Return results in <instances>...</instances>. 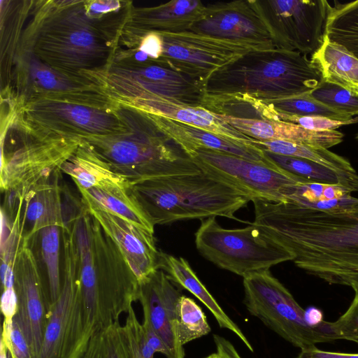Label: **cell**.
Returning a JSON list of instances; mask_svg holds the SVG:
<instances>
[{
  "mask_svg": "<svg viewBox=\"0 0 358 358\" xmlns=\"http://www.w3.org/2000/svg\"><path fill=\"white\" fill-rule=\"evenodd\" d=\"M254 224L294 256V264L331 285L358 291V198L320 210L254 199Z\"/></svg>",
  "mask_w": 358,
  "mask_h": 358,
  "instance_id": "1",
  "label": "cell"
},
{
  "mask_svg": "<svg viewBox=\"0 0 358 358\" xmlns=\"http://www.w3.org/2000/svg\"><path fill=\"white\" fill-rule=\"evenodd\" d=\"M120 38L87 13L85 1H34L19 51L31 52L65 76L87 80L84 73L110 65Z\"/></svg>",
  "mask_w": 358,
  "mask_h": 358,
  "instance_id": "2",
  "label": "cell"
},
{
  "mask_svg": "<svg viewBox=\"0 0 358 358\" xmlns=\"http://www.w3.org/2000/svg\"><path fill=\"white\" fill-rule=\"evenodd\" d=\"M85 206V205H84ZM80 295L93 336L119 322L138 301L139 281L121 251L85 206L71 228Z\"/></svg>",
  "mask_w": 358,
  "mask_h": 358,
  "instance_id": "3",
  "label": "cell"
},
{
  "mask_svg": "<svg viewBox=\"0 0 358 358\" xmlns=\"http://www.w3.org/2000/svg\"><path fill=\"white\" fill-rule=\"evenodd\" d=\"M127 131L85 138L112 169L130 183L165 176L199 173L187 153L165 134L148 113L120 104L116 108Z\"/></svg>",
  "mask_w": 358,
  "mask_h": 358,
  "instance_id": "4",
  "label": "cell"
},
{
  "mask_svg": "<svg viewBox=\"0 0 358 358\" xmlns=\"http://www.w3.org/2000/svg\"><path fill=\"white\" fill-rule=\"evenodd\" d=\"M129 192L154 224L234 215L252 201L236 187L201 172L130 183Z\"/></svg>",
  "mask_w": 358,
  "mask_h": 358,
  "instance_id": "5",
  "label": "cell"
},
{
  "mask_svg": "<svg viewBox=\"0 0 358 358\" xmlns=\"http://www.w3.org/2000/svg\"><path fill=\"white\" fill-rule=\"evenodd\" d=\"M322 80L306 55L281 48L249 52L209 76L205 94H243L276 100L310 93Z\"/></svg>",
  "mask_w": 358,
  "mask_h": 358,
  "instance_id": "6",
  "label": "cell"
},
{
  "mask_svg": "<svg viewBox=\"0 0 358 358\" xmlns=\"http://www.w3.org/2000/svg\"><path fill=\"white\" fill-rule=\"evenodd\" d=\"M83 78L115 103L137 108L156 99L201 106L204 85L199 80L155 61L115 52L104 70Z\"/></svg>",
  "mask_w": 358,
  "mask_h": 358,
  "instance_id": "7",
  "label": "cell"
},
{
  "mask_svg": "<svg viewBox=\"0 0 358 358\" xmlns=\"http://www.w3.org/2000/svg\"><path fill=\"white\" fill-rule=\"evenodd\" d=\"M80 142L43 136L25 128L16 115L1 120L0 187L24 199L37 185L49 182Z\"/></svg>",
  "mask_w": 358,
  "mask_h": 358,
  "instance_id": "8",
  "label": "cell"
},
{
  "mask_svg": "<svg viewBox=\"0 0 358 358\" xmlns=\"http://www.w3.org/2000/svg\"><path fill=\"white\" fill-rule=\"evenodd\" d=\"M211 217L201 220L195 233L197 250L218 267L245 278L293 261L294 255L254 224L224 229Z\"/></svg>",
  "mask_w": 358,
  "mask_h": 358,
  "instance_id": "9",
  "label": "cell"
},
{
  "mask_svg": "<svg viewBox=\"0 0 358 358\" xmlns=\"http://www.w3.org/2000/svg\"><path fill=\"white\" fill-rule=\"evenodd\" d=\"M243 303L249 313L294 346L301 350L337 340L331 322L308 325L305 310L269 270L243 278Z\"/></svg>",
  "mask_w": 358,
  "mask_h": 358,
  "instance_id": "10",
  "label": "cell"
},
{
  "mask_svg": "<svg viewBox=\"0 0 358 358\" xmlns=\"http://www.w3.org/2000/svg\"><path fill=\"white\" fill-rule=\"evenodd\" d=\"M92 336L81 303L77 254L71 230L63 229V283L51 308L37 358H83Z\"/></svg>",
  "mask_w": 358,
  "mask_h": 358,
  "instance_id": "11",
  "label": "cell"
},
{
  "mask_svg": "<svg viewBox=\"0 0 358 358\" xmlns=\"http://www.w3.org/2000/svg\"><path fill=\"white\" fill-rule=\"evenodd\" d=\"M117 106L105 108L67 101L38 99L19 106L16 116L24 127L35 134L80 142L90 137L127 131L126 126L117 113Z\"/></svg>",
  "mask_w": 358,
  "mask_h": 358,
  "instance_id": "12",
  "label": "cell"
},
{
  "mask_svg": "<svg viewBox=\"0 0 358 358\" xmlns=\"http://www.w3.org/2000/svg\"><path fill=\"white\" fill-rule=\"evenodd\" d=\"M10 92L20 106L25 102L48 99L112 108L117 103L90 82L69 77L50 68L31 52L19 51L11 82L1 90Z\"/></svg>",
  "mask_w": 358,
  "mask_h": 358,
  "instance_id": "13",
  "label": "cell"
},
{
  "mask_svg": "<svg viewBox=\"0 0 358 358\" xmlns=\"http://www.w3.org/2000/svg\"><path fill=\"white\" fill-rule=\"evenodd\" d=\"M189 157L202 172L236 187L253 199L287 203V197L294 185L309 182L276 165L216 150L199 149Z\"/></svg>",
  "mask_w": 358,
  "mask_h": 358,
  "instance_id": "14",
  "label": "cell"
},
{
  "mask_svg": "<svg viewBox=\"0 0 358 358\" xmlns=\"http://www.w3.org/2000/svg\"><path fill=\"white\" fill-rule=\"evenodd\" d=\"M158 33L162 40V53L155 62L197 80L203 85L213 73L246 53L268 50L258 45L188 30Z\"/></svg>",
  "mask_w": 358,
  "mask_h": 358,
  "instance_id": "15",
  "label": "cell"
},
{
  "mask_svg": "<svg viewBox=\"0 0 358 358\" xmlns=\"http://www.w3.org/2000/svg\"><path fill=\"white\" fill-rule=\"evenodd\" d=\"M268 27L277 48L307 55L322 45L328 13L326 0H250Z\"/></svg>",
  "mask_w": 358,
  "mask_h": 358,
  "instance_id": "16",
  "label": "cell"
},
{
  "mask_svg": "<svg viewBox=\"0 0 358 358\" xmlns=\"http://www.w3.org/2000/svg\"><path fill=\"white\" fill-rule=\"evenodd\" d=\"M14 287L17 299L16 317L37 358L50 313L42 275L36 256L26 241L17 252L14 263Z\"/></svg>",
  "mask_w": 358,
  "mask_h": 358,
  "instance_id": "17",
  "label": "cell"
},
{
  "mask_svg": "<svg viewBox=\"0 0 358 358\" xmlns=\"http://www.w3.org/2000/svg\"><path fill=\"white\" fill-rule=\"evenodd\" d=\"M188 31L277 48L268 27L250 0L217 2L206 6L202 17Z\"/></svg>",
  "mask_w": 358,
  "mask_h": 358,
  "instance_id": "18",
  "label": "cell"
},
{
  "mask_svg": "<svg viewBox=\"0 0 358 358\" xmlns=\"http://www.w3.org/2000/svg\"><path fill=\"white\" fill-rule=\"evenodd\" d=\"M180 292L162 269L139 282L138 301L143 320L148 321L164 342L166 358H185L183 345L177 335V306Z\"/></svg>",
  "mask_w": 358,
  "mask_h": 358,
  "instance_id": "19",
  "label": "cell"
},
{
  "mask_svg": "<svg viewBox=\"0 0 358 358\" xmlns=\"http://www.w3.org/2000/svg\"><path fill=\"white\" fill-rule=\"evenodd\" d=\"M60 171L49 182L40 184L24 196L20 215L22 241L50 226L70 229L85 206L72 199L58 182Z\"/></svg>",
  "mask_w": 358,
  "mask_h": 358,
  "instance_id": "20",
  "label": "cell"
},
{
  "mask_svg": "<svg viewBox=\"0 0 358 358\" xmlns=\"http://www.w3.org/2000/svg\"><path fill=\"white\" fill-rule=\"evenodd\" d=\"M82 202L117 245L139 282L159 269L160 252L156 247L154 234L94 204Z\"/></svg>",
  "mask_w": 358,
  "mask_h": 358,
  "instance_id": "21",
  "label": "cell"
},
{
  "mask_svg": "<svg viewBox=\"0 0 358 358\" xmlns=\"http://www.w3.org/2000/svg\"><path fill=\"white\" fill-rule=\"evenodd\" d=\"M149 115L157 127L180 145L189 156L197 150L207 149L275 166L255 143L241 142L172 119Z\"/></svg>",
  "mask_w": 358,
  "mask_h": 358,
  "instance_id": "22",
  "label": "cell"
},
{
  "mask_svg": "<svg viewBox=\"0 0 358 358\" xmlns=\"http://www.w3.org/2000/svg\"><path fill=\"white\" fill-rule=\"evenodd\" d=\"M206 6L199 0H173L152 7H133L124 30L175 33L189 30L204 14Z\"/></svg>",
  "mask_w": 358,
  "mask_h": 358,
  "instance_id": "23",
  "label": "cell"
},
{
  "mask_svg": "<svg viewBox=\"0 0 358 358\" xmlns=\"http://www.w3.org/2000/svg\"><path fill=\"white\" fill-rule=\"evenodd\" d=\"M241 134L257 141L282 140L329 149L341 143L344 134L337 130L310 131L283 121L241 119L218 115Z\"/></svg>",
  "mask_w": 358,
  "mask_h": 358,
  "instance_id": "24",
  "label": "cell"
},
{
  "mask_svg": "<svg viewBox=\"0 0 358 358\" xmlns=\"http://www.w3.org/2000/svg\"><path fill=\"white\" fill-rule=\"evenodd\" d=\"M59 171L69 176L78 189L92 188L129 190L130 182L115 172L110 166L89 145L80 142L74 153Z\"/></svg>",
  "mask_w": 358,
  "mask_h": 358,
  "instance_id": "25",
  "label": "cell"
},
{
  "mask_svg": "<svg viewBox=\"0 0 358 358\" xmlns=\"http://www.w3.org/2000/svg\"><path fill=\"white\" fill-rule=\"evenodd\" d=\"M24 241L37 259L51 310L63 283V228L57 225L45 227Z\"/></svg>",
  "mask_w": 358,
  "mask_h": 358,
  "instance_id": "26",
  "label": "cell"
},
{
  "mask_svg": "<svg viewBox=\"0 0 358 358\" xmlns=\"http://www.w3.org/2000/svg\"><path fill=\"white\" fill-rule=\"evenodd\" d=\"M159 268L163 270L173 282L196 296L209 310L221 328L233 332L250 351L253 352L251 343L242 330L222 310L198 278L187 260L160 252Z\"/></svg>",
  "mask_w": 358,
  "mask_h": 358,
  "instance_id": "27",
  "label": "cell"
},
{
  "mask_svg": "<svg viewBox=\"0 0 358 358\" xmlns=\"http://www.w3.org/2000/svg\"><path fill=\"white\" fill-rule=\"evenodd\" d=\"M136 109L199 127L236 141L255 143V139L241 134L222 120L217 114L201 106L181 105L156 99L143 103Z\"/></svg>",
  "mask_w": 358,
  "mask_h": 358,
  "instance_id": "28",
  "label": "cell"
},
{
  "mask_svg": "<svg viewBox=\"0 0 358 358\" xmlns=\"http://www.w3.org/2000/svg\"><path fill=\"white\" fill-rule=\"evenodd\" d=\"M34 1H1V89L11 82L24 25L30 17Z\"/></svg>",
  "mask_w": 358,
  "mask_h": 358,
  "instance_id": "29",
  "label": "cell"
},
{
  "mask_svg": "<svg viewBox=\"0 0 358 358\" xmlns=\"http://www.w3.org/2000/svg\"><path fill=\"white\" fill-rule=\"evenodd\" d=\"M322 79L358 92V59L324 36L320 48L311 55Z\"/></svg>",
  "mask_w": 358,
  "mask_h": 358,
  "instance_id": "30",
  "label": "cell"
},
{
  "mask_svg": "<svg viewBox=\"0 0 358 358\" xmlns=\"http://www.w3.org/2000/svg\"><path fill=\"white\" fill-rule=\"evenodd\" d=\"M78 189L83 201L94 204L142 229L154 234L155 225L129 192V190L99 188H92L88 190Z\"/></svg>",
  "mask_w": 358,
  "mask_h": 358,
  "instance_id": "31",
  "label": "cell"
},
{
  "mask_svg": "<svg viewBox=\"0 0 358 358\" xmlns=\"http://www.w3.org/2000/svg\"><path fill=\"white\" fill-rule=\"evenodd\" d=\"M254 143L263 150L277 155L310 160L332 169L343 176L358 178V173L350 162L329 149L282 140L266 141L255 140Z\"/></svg>",
  "mask_w": 358,
  "mask_h": 358,
  "instance_id": "32",
  "label": "cell"
},
{
  "mask_svg": "<svg viewBox=\"0 0 358 358\" xmlns=\"http://www.w3.org/2000/svg\"><path fill=\"white\" fill-rule=\"evenodd\" d=\"M329 3L324 36L358 59V0Z\"/></svg>",
  "mask_w": 358,
  "mask_h": 358,
  "instance_id": "33",
  "label": "cell"
},
{
  "mask_svg": "<svg viewBox=\"0 0 358 358\" xmlns=\"http://www.w3.org/2000/svg\"><path fill=\"white\" fill-rule=\"evenodd\" d=\"M264 152L271 162L296 176L314 182L340 185L352 193L358 192V178L343 176L310 160Z\"/></svg>",
  "mask_w": 358,
  "mask_h": 358,
  "instance_id": "34",
  "label": "cell"
},
{
  "mask_svg": "<svg viewBox=\"0 0 358 358\" xmlns=\"http://www.w3.org/2000/svg\"><path fill=\"white\" fill-rule=\"evenodd\" d=\"M177 335L184 345L207 335L210 327L201 308L191 298L182 295L177 306Z\"/></svg>",
  "mask_w": 358,
  "mask_h": 358,
  "instance_id": "35",
  "label": "cell"
},
{
  "mask_svg": "<svg viewBox=\"0 0 358 358\" xmlns=\"http://www.w3.org/2000/svg\"><path fill=\"white\" fill-rule=\"evenodd\" d=\"M119 333L125 358H154L156 352L148 342L133 307L127 313L124 324L120 325Z\"/></svg>",
  "mask_w": 358,
  "mask_h": 358,
  "instance_id": "36",
  "label": "cell"
},
{
  "mask_svg": "<svg viewBox=\"0 0 358 358\" xmlns=\"http://www.w3.org/2000/svg\"><path fill=\"white\" fill-rule=\"evenodd\" d=\"M352 192L340 185L306 182L294 186L287 203L305 206L319 201L342 199Z\"/></svg>",
  "mask_w": 358,
  "mask_h": 358,
  "instance_id": "37",
  "label": "cell"
},
{
  "mask_svg": "<svg viewBox=\"0 0 358 358\" xmlns=\"http://www.w3.org/2000/svg\"><path fill=\"white\" fill-rule=\"evenodd\" d=\"M310 94L334 110L352 117L358 116V92L322 79Z\"/></svg>",
  "mask_w": 358,
  "mask_h": 358,
  "instance_id": "38",
  "label": "cell"
},
{
  "mask_svg": "<svg viewBox=\"0 0 358 358\" xmlns=\"http://www.w3.org/2000/svg\"><path fill=\"white\" fill-rule=\"evenodd\" d=\"M120 322L95 334L83 358H125L120 333Z\"/></svg>",
  "mask_w": 358,
  "mask_h": 358,
  "instance_id": "39",
  "label": "cell"
},
{
  "mask_svg": "<svg viewBox=\"0 0 358 358\" xmlns=\"http://www.w3.org/2000/svg\"><path fill=\"white\" fill-rule=\"evenodd\" d=\"M1 340L8 349L10 358H34L16 316L13 320H3Z\"/></svg>",
  "mask_w": 358,
  "mask_h": 358,
  "instance_id": "40",
  "label": "cell"
},
{
  "mask_svg": "<svg viewBox=\"0 0 358 358\" xmlns=\"http://www.w3.org/2000/svg\"><path fill=\"white\" fill-rule=\"evenodd\" d=\"M266 120L294 123L310 131L336 130L339 127L358 123V116L348 121H339L322 116H299L284 113H271Z\"/></svg>",
  "mask_w": 358,
  "mask_h": 358,
  "instance_id": "41",
  "label": "cell"
},
{
  "mask_svg": "<svg viewBox=\"0 0 358 358\" xmlns=\"http://www.w3.org/2000/svg\"><path fill=\"white\" fill-rule=\"evenodd\" d=\"M348 310L335 322L331 329L336 339H344L358 345V291Z\"/></svg>",
  "mask_w": 358,
  "mask_h": 358,
  "instance_id": "42",
  "label": "cell"
},
{
  "mask_svg": "<svg viewBox=\"0 0 358 358\" xmlns=\"http://www.w3.org/2000/svg\"><path fill=\"white\" fill-rule=\"evenodd\" d=\"M1 310L3 320H13L18 309L17 299L15 287L2 289Z\"/></svg>",
  "mask_w": 358,
  "mask_h": 358,
  "instance_id": "43",
  "label": "cell"
},
{
  "mask_svg": "<svg viewBox=\"0 0 358 358\" xmlns=\"http://www.w3.org/2000/svg\"><path fill=\"white\" fill-rule=\"evenodd\" d=\"M296 358H358V353H343L319 350L315 345L301 349Z\"/></svg>",
  "mask_w": 358,
  "mask_h": 358,
  "instance_id": "44",
  "label": "cell"
},
{
  "mask_svg": "<svg viewBox=\"0 0 358 358\" xmlns=\"http://www.w3.org/2000/svg\"><path fill=\"white\" fill-rule=\"evenodd\" d=\"M213 340L216 347V352L222 358H242L229 340L217 334L213 335Z\"/></svg>",
  "mask_w": 358,
  "mask_h": 358,
  "instance_id": "45",
  "label": "cell"
},
{
  "mask_svg": "<svg viewBox=\"0 0 358 358\" xmlns=\"http://www.w3.org/2000/svg\"><path fill=\"white\" fill-rule=\"evenodd\" d=\"M144 332L149 343L150 345L155 350L156 353H161L166 357L167 355V350L166 348L161 339V338L158 336V334L155 332L153 328L151 327L150 323L143 320L142 323Z\"/></svg>",
  "mask_w": 358,
  "mask_h": 358,
  "instance_id": "46",
  "label": "cell"
},
{
  "mask_svg": "<svg viewBox=\"0 0 358 358\" xmlns=\"http://www.w3.org/2000/svg\"><path fill=\"white\" fill-rule=\"evenodd\" d=\"M305 320L308 325L313 327H319L324 322L322 312L314 306L305 310Z\"/></svg>",
  "mask_w": 358,
  "mask_h": 358,
  "instance_id": "47",
  "label": "cell"
},
{
  "mask_svg": "<svg viewBox=\"0 0 358 358\" xmlns=\"http://www.w3.org/2000/svg\"><path fill=\"white\" fill-rule=\"evenodd\" d=\"M0 358H10L8 350L1 340L0 341Z\"/></svg>",
  "mask_w": 358,
  "mask_h": 358,
  "instance_id": "48",
  "label": "cell"
},
{
  "mask_svg": "<svg viewBox=\"0 0 358 358\" xmlns=\"http://www.w3.org/2000/svg\"><path fill=\"white\" fill-rule=\"evenodd\" d=\"M203 358H222V357H220V355L218 353L214 352V353H212Z\"/></svg>",
  "mask_w": 358,
  "mask_h": 358,
  "instance_id": "49",
  "label": "cell"
},
{
  "mask_svg": "<svg viewBox=\"0 0 358 358\" xmlns=\"http://www.w3.org/2000/svg\"><path fill=\"white\" fill-rule=\"evenodd\" d=\"M355 139H356L357 141H358V132H357V133L356 134V135H355Z\"/></svg>",
  "mask_w": 358,
  "mask_h": 358,
  "instance_id": "50",
  "label": "cell"
}]
</instances>
